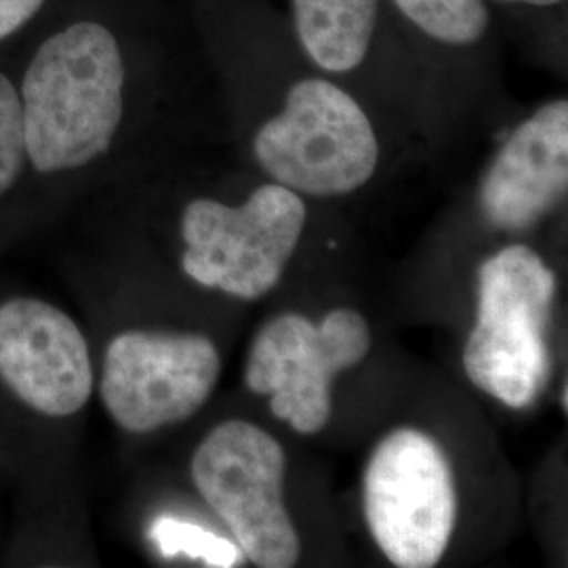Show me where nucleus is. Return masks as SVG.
<instances>
[{"instance_id": "f257e3e1", "label": "nucleus", "mask_w": 568, "mask_h": 568, "mask_svg": "<svg viewBox=\"0 0 568 568\" xmlns=\"http://www.w3.org/2000/svg\"><path fill=\"white\" fill-rule=\"evenodd\" d=\"M122 89L121 47L102 23L77 21L42 42L20 93L34 169L72 171L105 154L121 126Z\"/></svg>"}, {"instance_id": "f03ea898", "label": "nucleus", "mask_w": 568, "mask_h": 568, "mask_svg": "<svg viewBox=\"0 0 568 568\" xmlns=\"http://www.w3.org/2000/svg\"><path fill=\"white\" fill-rule=\"evenodd\" d=\"M554 295V272L525 244L506 246L478 270V316L464 368L474 386L509 408H527L548 386Z\"/></svg>"}, {"instance_id": "7ed1b4c3", "label": "nucleus", "mask_w": 568, "mask_h": 568, "mask_svg": "<svg viewBox=\"0 0 568 568\" xmlns=\"http://www.w3.org/2000/svg\"><path fill=\"white\" fill-rule=\"evenodd\" d=\"M255 159L284 187L307 196H344L363 187L379 163L365 110L333 82H297L278 116L265 122Z\"/></svg>"}, {"instance_id": "20e7f679", "label": "nucleus", "mask_w": 568, "mask_h": 568, "mask_svg": "<svg viewBox=\"0 0 568 568\" xmlns=\"http://www.w3.org/2000/svg\"><path fill=\"white\" fill-rule=\"evenodd\" d=\"M305 217L302 196L281 183L262 185L243 206L192 201L182 217L183 272L203 286L255 302L281 283Z\"/></svg>"}, {"instance_id": "39448f33", "label": "nucleus", "mask_w": 568, "mask_h": 568, "mask_svg": "<svg viewBox=\"0 0 568 568\" xmlns=\"http://www.w3.org/2000/svg\"><path fill=\"white\" fill-rule=\"evenodd\" d=\"M190 469L204 501L253 565H297L302 544L284 508L286 455L276 438L248 422H224L204 436Z\"/></svg>"}, {"instance_id": "423d86ee", "label": "nucleus", "mask_w": 568, "mask_h": 568, "mask_svg": "<svg viewBox=\"0 0 568 568\" xmlns=\"http://www.w3.org/2000/svg\"><path fill=\"white\" fill-rule=\"evenodd\" d=\"M365 514L394 567H436L457 523V488L445 450L413 427L387 434L365 471Z\"/></svg>"}, {"instance_id": "0eeeda50", "label": "nucleus", "mask_w": 568, "mask_h": 568, "mask_svg": "<svg viewBox=\"0 0 568 568\" xmlns=\"http://www.w3.org/2000/svg\"><path fill=\"white\" fill-rule=\"evenodd\" d=\"M373 344L365 318L347 307L316 325L302 314H281L255 335L244 384L270 396L272 415L300 434H318L331 417V382L363 363Z\"/></svg>"}, {"instance_id": "6e6552de", "label": "nucleus", "mask_w": 568, "mask_h": 568, "mask_svg": "<svg viewBox=\"0 0 568 568\" xmlns=\"http://www.w3.org/2000/svg\"><path fill=\"white\" fill-rule=\"evenodd\" d=\"M220 373V352L204 335L124 331L105 349L103 405L116 426L150 434L196 415Z\"/></svg>"}, {"instance_id": "1a4fd4ad", "label": "nucleus", "mask_w": 568, "mask_h": 568, "mask_svg": "<svg viewBox=\"0 0 568 568\" xmlns=\"http://www.w3.org/2000/svg\"><path fill=\"white\" fill-rule=\"evenodd\" d=\"M0 379L42 415L79 413L93 392V365L81 328L41 300L0 304Z\"/></svg>"}, {"instance_id": "9d476101", "label": "nucleus", "mask_w": 568, "mask_h": 568, "mask_svg": "<svg viewBox=\"0 0 568 568\" xmlns=\"http://www.w3.org/2000/svg\"><path fill=\"white\" fill-rule=\"evenodd\" d=\"M567 187L568 103L558 100L509 135L483 182L480 206L493 227L520 232L560 203Z\"/></svg>"}, {"instance_id": "9b49d317", "label": "nucleus", "mask_w": 568, "mask_h": 568, "mask_svg": "<svg viewBox=\"0 0 568 568\" xmlns=\"http://www.w3.org/2000/svg\"><path fill=\"white\" fill-rule=\"evenodd\" d=\"M379 0H293L305 53L328 72H349L365 61Z\"/></svg>"}, {"instance_id": "f8f14e48", "label": "nucleus", "mask_w": 568, "mask_h": 568, "mask_svg": "<svg viewBox=\"0 0 568 568\" xmlns=\"http://www.w3.org/2000/svg\"><path fill=\"white\" fill-rule=\"evenodd\" d=\"M427 37L447 44H474L485 37L488 11L483 0H394Z\"/></svg>"}, {"instance_id": "ddd939ff", "label": "nucleus", "mask_w": 568, "mask_h": 568, "mask_svg": "<svg viewBox=\"0 0 568 568\" xmlns=\"http://www.w3.org/2000/svg\"><path fill=\"white\" fill-rule=\"evenodd\" d=\"M154 537L163 549L164 556L187 554L192 558H201L209 567H239L244 562L243 549L224 537L180 520L163 518L154 525Z\"/></svg>"}, {"instance_id": "4468645a", "label": "nucleus", "mask_w": 568, "mask_h": 568, "mask_svg": "<svg viewBox=\"0 0 568 568\" xmlns=\"http://www.w3.org/2000/svg\"><path fill=\"white\" fill-rule=\"evenodd\" d=\"M26 159L20 93L0 74V196L18 182Z\"/></svg>"}, {"instance_id": "2eb2a0df", "label": "nucleus", "mask_w": 568, "mask_h": 568, "mask_svg": "<svg viewBox=\"0 0 568 568\" xmlns=\"http://www.w3.org/2000/svg\"><path fill=\"white\" fill-rule=\"evenodd\" d=\"M44 0H0V41L37 18Z\"/></svg>"}, {"instance_id": "dca6fc26", "label": "nucleus", "mask_w": 568, "mask_h": 568, "mask_svg": "<svg viewBox=\"0 0 568 568\" xmlns=\"http://www.w3.org/2000/svg\"><path fill=\"white\" fill-rule=\"evenodd\" d=\"M506 2H520V4H532V7H551V4H560L562 0H506Z\"/></svg>"}, {"instance_id": "f3484780", "label": "nucleus", "mask_w": 568, "mask_h": 568, "mask_svg": "<svg viewBox=\"0 0 568 568\" xmlns=\"http://www.w3.org/2000/svg\"><path fill=\"white\" fill-rule=\"evenodd\" d=\"M568 389L567 387H565V389H562V408H565V410H567V406H568Z\"/></svg>"}]
</instances>
